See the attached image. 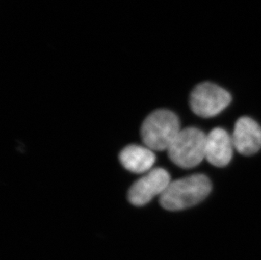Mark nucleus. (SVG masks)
I'll list each match as a JSON object with an SVG mask.
<instances>
[{"mask_svg": "<svg viewBox=\"0 0 261 260\" xmlns=\"http://www.w3.org/2000/svg\"><path fill=\"white\" fill-rule=\"evenodd\" d=\"M232 101L229 92L211 82L198 85L190 95V107L196 115L212 118L222 113Z\"/></svg>", "mask_w": 261, "mask_h": 260, "instance_id": "4", "label": "nucleus"}, {"mask_svg": "<svg viewBox=\"0 0 261 260\" xmlns=\"http://www.w3.org/2000/svg\"><path fill=\"white\" fill-rule=\"evenodd\" d=\"M212 190L209 178L195 174L171 182L160 196V204L168 211H181L205 199Z\"/></svg>", "mask_w": 261, "mask_h": 260, "instance_id": "1", "label": "nucleus"}, {"mask_svg": "<svg viewBox=\"0 0 261 260\" xmlns=\"http://www.w3.org/2000/svg\"><path fill=\"white\" fill-rule=\"evenodd\" d=\"M206 135L196 128L181 129L168 150L171 161L182 168L196 167L205 159Z\"/></svg>", "mask_w": 261, "mask_h": 260, "instance_id": "3", "label": "nucleus"}, {"mask_svg": "<svg viewBox=\"0 0 261 260\" xmlns=\"http://www.w3.org/2000/svg\"><path fill=\"white\" fill-rule=\"evenodd\" d=\"M171 182L170 175L165 169L150 170L131 186L128 190V200L136 206H143L156 195L161 196Z\"/></svg>", "mask_w": 261, "mask_h": 260, "instance_id": "5", "label": "nucleus"}, {"mask_svg": "<svg viewBox=\"0 0 261 260\" xmlns=\"http://www.w3.org/2000/svg\"><path fill=\"white\" fill-rule=\"evenodd\" d=\"M179 119L171 111L161 109L150 113L141 127V137L153 151L168 150L179 134Z\"/></svg>", "mask_w": 261, "mask_h": 260, "instance_id": "2", "label": "nucleus"}, {"mask_svg": "<svg viewBox=\"0 0 261 260\" xmlns=\"http://www.w3.org/2000/svg\"><path fill=\"white\" fill-rule=\"evenodd\" d=\"M233 149L232 136L223 128H214L206 135L205 159L215 167L228 165L233 155Z\"/></svg>", "mask_w": 261, "mask_h": 260, "instance_id": "7", "label": "nucleus"}, {"mask_svg": "<svg viewBox=\"0 0 261 260\" xmlns=\"http://www.w3.org/2000/svg\"><path fill=\"white\" fill-rule=\"evenodd\" d=\"M232 139L238 152L254 155L261 149V127L251 118L242 117L234 126Z\"/></svg>", "mask_w": 261, "mask_h": 260, "instance_id": "6", "label": "nucleus"}, {"mask_svg": "<svg viewBox=\"0 0 261 260\" xmlns=\"http://www.w3.org/2000/svg\"><path fill=\"white\" fill-rule=\"evenodd\" d=\"M121 164L134 173H143L151 169L155 162L153 150L141 145H128L119 155Z\"/></svg>", "mask_w": 261, "mask_h": 260, "instance_id": "8", "label": "nucleus"}]
</instances>
